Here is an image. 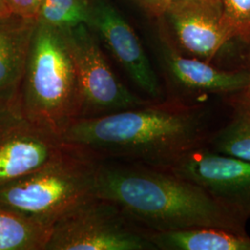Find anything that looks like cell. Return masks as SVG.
<instances>
[{
    "instance_id": "19",
    "label": "cell",
    "mask_w": 250,
    "mask_h": 250,
    "mask_svg": "<svg viewBox=\"0 0 250 250\" xmlns=\"http://www.w3.org/2000/svg\"><path fill=\"white\" fill-rule=\"evenodd\" d=\"M144 8L154 15H163L164 11L172 0H138Z\"/></svg>"
},
{
    "instance_id": "11",
    "label": "cell",
    "mask_w": 250,
    "mask_h": 250,
    "mask_svg": "<svg viewBox=\"0 0 250 250\" xmlns=\"http://www.w3.org/2000/svg\"><path fill=\"white\" fill-rule=\"evenodd\" d=\"M161 54L167 74L177 91L169 99L196 103L209 95L226 97L239 93L249 83V69H220L180 52L170 41L162 43Z\"/></svg>"
},
{
    "instance_id": "7",
    "label": "cell",
    "mask_w": 250,
    "mask_h": 250,
    "mask_svg": "<svg viewBox=\"0 0 250 250\" xmlns=\"http://www.w3.org/2000/svg\"><path fill=\"white\" fill-rule=\"evenodd\" d=\"M60 134L24 116L18 106L0 109V187L61 155Z\"/></svg>"
},
{
    "instance_id": "2",
    "label": "cell",
    "mask_w": 250,
    "mask_h": 250,
    "mask_svg": "<svg viewBox=\"0 0 250 250\" xmlns=\"http://www.w3.org/2000/svg\"><path fill=\"white\" fill-rule=\"evenodd\" d=\"M96 196L116 204L148 232L218 227L247 233V220L169 170L98 160Z\"/></svg>"
},
{
    "instance_id": "4",
    "label": "cell",
    "mask_w": 250,
    "mask_h": 250,
    "mask_svg": "<svg viewBox=\"0 0 250 250\" xmlns=\"http://www.w3.org/2000/svg\"><path fill=\"white\" fill-rule=\"evenodd\" d=\"M97 169V159L67 146L42 167L1 186L0 205L53 226L73 207L96 195Z\"/></svg>"
},
{
    "instance_id": "17",
    "label": "cell",
    "mask_w": 250,
    "mask_h": 250,
    "mask_svg": "<svg viewBox=\"0 0 250 250\" xmlns=\"http://www.w3.org/2000/svg\"><path fill=\"white\" fill-rule=\"evenodd\" d=\"M224 19L234 39L250 42V0H221Z\"/></svg>"
},
{
    "instance_id": "18",
    "label": "cell",
    "mask_w": 250,
    "mask_h": 250,
    "mask_svg": "<svg viewBox=\"0 0 250 250\" xmlns=\"http://www.w3.org/2000/svg\"><path fill=\"white\" fill-rule=\"evenodd\" d=\"M9 11L27 18H36L44 0H3Z\"/></svg>"
},
{
    "instance_id": "14",
    "label": "cell",
    "mask_w": 250,
    "mask_h": 250,
    "mask_svg": "<svg viewBox=\"0 0 250 250\" xmlns=\"http://www.w3.org/2000/svg\"><path fill=\"white\" fill-rule=\"evenodd\" d=\"M227 122L211 132L207 147L212 151L250 161V99L243 92L226 96Z\"/></svg>"
},
{
    "instance_id": "13",
    "label": "cell",
    "mask_w": 250,
    "mask_h": 250,
    "mask_svg": "<svg viewBox=\"0 0 250 250\" xmlns=\"http://www.w3.org/2000/svg\"><path fill=\"white\" fill-rule=\"evenodd\" d=\"M157 250H250L248 233L218 227H193L149 232Z\"/></svg>"
},
{
    "instance_id": "22",
    "label": "cell",
    "mask_w": 250,
    "mask_h": 250,
    "mask_svg": "<svg viewBox=\"0 0 250 250\" xmlns=\"http://www.w3.org/2000/svg\"></svg>"
},
{
    "instance_id": "20",
    "label": "cell",
    "mask_w": 250,
    "mask_h": 250,
    "mask_svg": "<svg viewBox=\"0 0 250 250\" xmlns=\"http://www.w3.org/2000/svg\"><path fill=\"white\" fill-rule=\"evenodd\" d=\"M9 12H10V11H9L8 6L5 4V2L3 0H0V16L4 15V14H7Z\"/></svg>"
},
{
    "instance_id": "12",
    "label": "cell",
    "mask_w": 250,
    "mask_h": 250,
    "mask_svg": "<svg viewBox=\"0 0 250 250\" xmlns=\"http://www.w3.org/2000/svg\"><path fill=\"white\" fill-rule=\"evenodd\" d=\"M37 20L9 12L0 16V109L18 106Z\"/></svg>"
},
{
    "instance_id": "6",
    "label": "cell",
    "mask_w": 250,
    "mask_h": 250,
    "mask_svg": "<svg viewBox=\"0 0 250 250\" xmlns=\"http://www.w3.org/2000/svg\"><path fill=\"white\" fill-rule=\"evenodd\" d=\"M62 32L78 76L80 118L104 116L151 101L138 97L118 79L88 25L80 24Z\"/></svg>"
},
{
    "instance_id": "3",
    "label": "cell",
    "mask_w": 250,
    "mask_h": 250,
    "mask_svg": "<svg viewBox=\"0 0 250 250\" xmlns=\"http://www.w3.org/2000/svg\"><path fill=\"white\" fill-rule=\"evenodd\" d=\"M21 112L60 133L81 114L75 63L62 30L37 21L19 94Z\"/></svg>"
},
{
    "instance_id": "21",
    "label": "cell",
    "mask_w": 250,
    "mask_h": 250,
    "mask_svg": "<svg viewBox=\"0 0 250 250\" xmlns=\"http://www.w3.org/2000/svg\"><path fill=\"white\" fill-rule=\"evenodd\" d=\"M249 71H250V78H249V83H248V84H247L246 88L243 90L242 92L244 93V95H245V96H247L249 99H250V67L249 68Z\"/></svg>"
},
{
    "instance_id": "15",
    "label": "cell",
    "mask_w": 250,
    "mask_h": 250,
    "mask_svg": "<svg viewBox=\"0 0 250 250\" xmlns=\"http://www.w3.org/2000/svg\"><path fill=\"white\" fill-rule=\"evenodd\" d=\"M52 226L0 205V250H45Z\"/></svg>"
},
{
    "instance_id": "8",
    "label": "cell",
    "mask_w": 250,
    "mask_h": 250,
    "mask_svg": "<svg viewBox=\"0 0 250 250\" xmlns=\"http://www.w3.org/2000/svg\"><path fill=\"white\" fill-rule=\"evenodd\" d=\"M187 179L221 204L250 219V161L202 146L188 153L169 169Z\"/></svg>"
},
{
    "instance_id": "5",
    "label": "cell",
    "mask_w": 250,
    "mask_h": 250,
    "mask_svg": "<svg viewBox=\"0 0 250 250\" xmlns=\"http://www.w3.org/2000/svg\"><path fill=\"white\" fill-rule=\"evenodd\" d=\"M149 232L116 204L95 195L53 224L45 250H157Z\"/></svg>"
},
{
    "instance_id": "1",
    "label": "cell",
    "mask_w": 250,
    "mask_h": 250,
    "mask_svg": "<svg viewBox=\"0 0 250 250\" xmlns=\"http://www.w3.org/2000/svg\"><path fill=\"white\" fill-rule=\"evenodd\" d=\"M213 112L202 101L151 100L141 107L72 121L60 133L63 144L97 160L169 169L205 146Z\"/></svg>"
},
{
    "instance_id": "16",
    "label": "cell",
    "mask_w": 250,
    "mask_h": 250,
    "mask_svg": "<svg viewBox=\"0 0 250 250\" xmlns=\"http://www.w3.org/2000/svg\"><path fill=\"white\" fill-rule=\"evenodd\" d=\"M91 0H44L36 20L61 30L89 25Z\"/></svg>"
},
{
    "instance_id": "9",
    "label": "cell",
    "mask_w": 250,
    "mask_h": 250,
    "mask_svg": "<svg viewBox=\"0 0 250 250\" xmlns=\"http://www.w3.org/2000/svg\"><path fill=\"white\" fill-rule=\"evenodd\" d=\"M163 15L170 21L180 52L213 64L234 39L221 0H172Z\"/></svg>"
},
{
    "instance_id": "10",
    "label": "cell",
    "mask_w": 250,
    "mask_h": 250,
    "mask_svg": "<svg viewBox=\"0 0 250 250\" xmlns=\"http://www.w3.org/2000/svg\"><path fill=\"white\" fill-rule=\"evenodd\" d=\"M90 29L139 89L151 100H162V89L138 36L128 21L106 0L91 1Z\"/></svg>"
}]
</instances>
